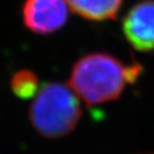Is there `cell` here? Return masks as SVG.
<instances>
[{
	"instance_id": "2",
	"label": "cell",
	"mask_w": 154,
	"mask_h": 154,
	"mask_svg": "<svg viewBox=\"0 0 154 154\" xmlns=\"http://www.w3.org/2000/svg\"><path fill=\"white\" fill-rule=\"evenodd\" d=\"M77 94L61 82H46L40 88L29 108L34 130L49 139L64 137L74 131L82 118Z\"/></svg>"
},
{
	"instance_id": "4",
	"label": "cell",
	"mask_w": 154,
	"mask_h": 154,
	"mask_svg": "<svg viewBox=\"0 0 154 154\" xmlns=\"http://www.w3.org/2000/svg\"><path fill=\"white\" fill-rule=\"evenodd\" d=\"M123 33L138 51H154V0L136 3L123 19Z\"/></svg>"
},
{
	"instance_id": "3",
	"label": "cell",
	"mask_w": 154,
	"mask_h": 154,
	"mask_svg": "<svg viewBox=\"0 0 154 154\" xmlns=\"http://www.w3.org/2000/svg\"><path fill=\"white\" fill-rule=\"evenodd\" d=\"M22 13L29 30L36 34H51L66 24L69 5L65 0H26Z\"/></svg>"
},
{
	"instance_id": "6",
	"label": "cell",
	"mask_w": 154,
	"mask_h": 154,
	"mask_svg": "<svg viewBox=\"0 0 154 154\" xmlns=\"http://www.w3.org/2000/svg\"><path fill=\"white\" fill-rule=\"evenodd\" d=\"M11 88L19 99L27 100L36 95L38 91V80L33 72L22 70L16 72L11 79Z\"/></svg>"
},
{
	"instance_id": "1",
	"label": "cell",
	"mask_w": 154,
	"mask_h": 154,
	"mask_svg": "<svg viewBox=\"0 0 154 154\" xmlns=\"http://www.w3.org/2000/svg\"><path fill=\"white\" fill-rule=\"evenodd\" d=\"M141 71L138 63L125 66L109 54H88L73 66L70 87L88 106L100 105L119 99L125 85L133 84Z\"/></svg>"
},
{
	"instance_id": "7",
	"label": "cell",
	"mask_w": 154,
	"mask_h": 154,
	"mask_svg": "<svg viewBox=\"0 0 154 154\" xmlns=\"http://www.w3.org/2000/svg\"><path fill=\"white\" fill-rule=\"evenodd\" d=\"M153 154H154V153H153Z\"/></svg>"
},
{
	"instance_id": "5",
	"label": "cell",
	"mask_w": 154,
	"mask_h": 154,
	"mask_svg": "<svg viewBox=\"0 0 154 154\" xmlns=\"http://www.w3.org/2000/svg\"><path fill=\"white\" fill-rule=\"evenodd\" d=\"M73 12L93 22L116 19L123 0H65Z\"/></svg>"
}]
</instances>
